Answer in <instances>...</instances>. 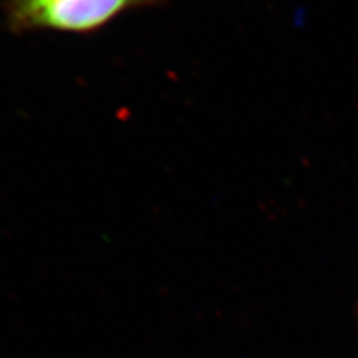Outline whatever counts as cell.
Masks as SVG:
<instances>
[{
	"mask_svg": "<svg viewBox=\"0 0 358 358\" xmlns=\"http://www.w3.org/2000/svg\"><path fill=\"white\" fill-rule=\"evenodd\" d=\"M167 0H3L7 27L17 35L55 31L71 35L99 32L124 13L158 7Z\"/></svg>",
	"mask_w": 358,
	"mask_h": 358,
	"instance_id": "6da1fadb",
	"label": "cell"
}]
</instances>
